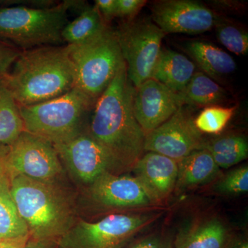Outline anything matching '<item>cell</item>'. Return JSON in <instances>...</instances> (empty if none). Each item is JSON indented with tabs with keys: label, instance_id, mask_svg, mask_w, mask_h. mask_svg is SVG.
I'll use <instances>...</instances> for the list:
<instances>
[{
	"label": "cell",
	"instance_id": "1",
	"mask_svg": "<svg viewBox=\"0 0 248 248\" xmlns=\"http://www.w3.org/2000/svg\"><path fill=\"white\" fill-rule=\"evenodd\" d=\"M135 92L125 63L96 101L88 126L122 170L133 169L145 152L146 134L134 114Z\"/></svg>",
	"mask_w": 248,
	"mask_h": 248
},
{
	"label": "cell",
	"instance_id": "2",
	"mask_svg": "<svg viewBox=\"0 0 248 248\" xmlns=\"http://www.w3.org/2000/svg\"><path fill=\"white\" fill-rule=\"evenodd\" d=\"M2 78L19 107L60 97L76 85V73L67 45L22 51Z\"/></svg>",
	"mask_w": 248,
	"mask_h": 248
},
{
	"label": "cell",
	"instance_id": "3",
	"mask_svg": "<svg viewBox=\"0 0 248 248\" xmlns=\"http://www.w3.org/2000/svg\"><path fill=\"white\" fill-rule=\"evenodd\" d=\"M10 182L11 195L32 239L58 241L73 226L71 205L53 184L22 175L10 177Z\"/></svg>",
	"mask_w": 248,
	"mask_h": 248
},
{
	"label": "cell",
	"instance_id": "4",
	"mask_svg": "<svg viewBox=\"0 0 248 248\" xmlns=\"http://www.w3.org/2000/svg\"><path fill=\"white\" fill-rule=\"evenodd\" d=\"M78 1H63L47 7L13 6L0 9V40L19 50L64 45L62 31L68 11Z\"/></svg>",
	"mask_w": 248,
	"mask_h": 248
},
{
	"label": "cell",
	"instance_id": "5",
	"mask_svg": "<svg viewBox=\"0 0 248 248\" xmlns=\"http://www.w3.org/2000/svg\"><path fill=\"white\" fill-rule=\"evenodd\" d=\"M94 104L74 87L46 102L19 107L24 131L56 145L87 130L86 120Z\"/></svg>",
	"mask_w": 248,
	"mask_h": 248
},
{
	"label": "cell",
	"instance_id": "6",
	"mask_svg": "<svg viewBox=\"0 0 248 248\" xmlns=\"http://www.w3.org/2000/svg\"><path fill=\"white\" fill-rule=\"evenodd\" d=\"M67 46L76 73L75 87L96 102L125 63L116 31L107 26L84 43Z\"/></svg>",
	"mask_w": 248,
	"mask_h": 248
},
{
	"label": "cell",
	"instance_id": "7",
	"mask_svg": "<svg viewBox=\"0 0 248 248\" xmlns=\"http://www.w3.org/2000/svg\"><path fill=\"white\" fill-rule=\"evenodd\" d=\"M155 218L150 214H114L96 222L80 221L57 244L58 248H123Z\"/></svg>",
	"mask_w": 248,
	"mask_h": 248
},
{
	"label": "cell",
	"instance_id": "8",
	"mask_svg": "<svg viewBox=\"0 0 248 248\" xmlns=\"http://www.w3.org/2000/svg\"><path fill=\"white\" fill-rule=\"evenodd\" d=\"M129 79L135 88L151 79L166 33L150 19H131L115 31Z\"/></svg>",
	"mask_w": 248,
	"mask_h": 248
},
{
	"label": "cell",
	"instance_id": "9",
	"mask_svg": "<svg viewBox=\"0 0 248 248\" xmlns=\"http://www.w3.org/2000/svg\"><path fill=\"white\" fill-rule=\"evenodd\" d=\"M4 168L10 177L22 175L49 184H54L62 172L53 145L26 131L8 147Z\"/></svg>",
	"mask_w": 248,
	"mask_h": 248
},
{
	"label": "cell",
	"instance_id": "10",
	"mask_svg": "<svg viewBox=\"0 0 248 248\" xmlns=\"http://www.w3.org/2000/svg\"><path fill=\"white\" fill-rule=\"evenodd\" d=\"M60 160L83 184L91 185L105 172L122 170L112 156L87 130L69 141L53 145Z\"/></svg>",
	"mask_w": 248,
	"mask_h": 248
},
{
	"label": "cell",
	"instance_id": "11",
	"mask_svg": "<svg viewBox=\"0 0 248 248\" xmlns=\"http://www.w3.org/2000/svg\"><path fill=\"white\" fill-rule=\"evenodd\" d=\"M205 141L196 128L190 110L184 105L164 124L147 134L144 151L179 161L192 152L202 149Z\"/></svg>",
	"mask_w": 248,
	"mask_h": 248
},
{
	"label": "cell",
	"instance_id": "12",
	"mask_svg": "<svg viewBox=\"0 0 248 248\" xmlns=\"http://www.w3.org/2000/svg\"><path fill=\"white\" fill-rule=\"evenodd\" d=\"M153 22L165 33H203L218 19L213 10L192 0H163L151 8Z\"/></svg>",
	"mask_w": 248,
	"mask_h": 248
},
{
	"label": "cell",
	"instance_id": "13",
	"mask_svg": "<svg viewBox=\"0 0 248 248\" xmlns=\"http://www.w3.org/2000/svg\"><path fill=\"white\" fill-rule=\"evenodd\" d=\"M184 105L185 102L181 93L173 92L151 78L135 88L134 114L146 135L170 118Z\"/></svg>",
	"mask_w": 248,
	"mask_h": 248
},
{
	"label": "cell",
	"instance_id": "14",
	"mask_svg": "<svg viewBox=\"0 0 248 248\" xmlns=\"http://www.w3.org/2000/svg\"><path fill=\"white\" fill-rule=\"evenodd\" d=\"M91 202L107 210L136 208L154 202L134 176L105 172L89 186Z\"/></svg>",
	"mask_w": 248,
	"mask_h": 248
},
{
	"label": "cell",
	"instance_id": "15",
	"mask_svg": "<svg viewBox=\"0 0 248 248\" xmlns=\"http://www.w3.org/2000/svg\"><path fill=\"white\" fill-rule=\"evenodd\" d=\"M134 177L154 203L169 197L175 189L178 162L159 153L147 152L133 167Z\"/></svg>",
	"mask_w": 248,
	"mask_h": 248
},
{
	"label": "cell",
	"instance_id": "16",
	"mask_svg": "<svg viewBox=\"0 0 248 248\" xmlns=\"http://www.w3.org/2000/svg\"><path fill=\"white\" fill-rule=\"evenodd\" d=\"M228 230L219 218L204 217L195 220L178 232L175 248H224Z\"/></svg>",
	"mask_w": 248,
	"mask_h": 248
},
{
	"label": "cell",
	"instance_id": "17",
	"mask_svg": "<svg viewBox=\"0 0 248 248\" xmlns=\"http://www.w3.org/2000/svg\"><path fill=\"white\" fill-rule=\"evenodd\" d=\"M195 73V63L185 55L161 49L151 79L159 81L173 92L182 93Z\"/></svg>",
	"mask_w": 248,
	"mask_h": 248
},
{
	"label": "cell",
	"instance_id": "18",
	"mask_svg": "<svg viewBox=\"0 0 248 248\" xmlns=\"http://www.w3.org/2000/svg\"><path fill=\"white\" fill-rule=\"evenodd\" d=\"M177 162V190L209 184L219 177L221 173L212 155L203 148L192 152Z\"/></svg>",
	"mask_w": 248,
	"mask_h": 248
},
{
	"label": "cell",
	"instance_id": "19",
	"mask_svg": "<svg viewBox=\"0 0 248 248\" xmlns=\"http://www.w3.org/2000/svg\"><path fill=\"white\" fill-rule=\"evenodd\" d=\"M187 53L205 75L214 79H221L234 73L236 63L231 55L212 44L194 41L187 44Z\"/></svg>",
	"mask_w": 248,
	"mask_h": 248
},
{
	"label": "cell",
	"instance_id": "20",
	"mask_svg": "<svg viewBox=\"0 0 248 248\" xmlns=\"http://www.w3.org/2000/svg\"><path fill=\"white\" fill-rule=\"evenodd\" d=\"M30 236L19 215L11 192V182L5 168L0 171V239Z\"/></svg>",
	"mask_w": 248,
	"mask_h": 248
},
{
	"label": "cell",
	"instance_id": "21",
	"mask_svg": "<svg viewBox=\"0 0 248 248\" xmlns=\"http://www.w3.org/2000/svg\"><path fill=\"white\" fill-rule=\"evenodd\" d=\"M203 148L210 153L220 169H230L248 156L247 140L237 134H228L205 141Z\"/></svg>",
	"mask_w": 248,
	"mask_h": 248
},
{
	"label": "cell",
	"instance_id": "22",
	"mask_svg": "<svg viewBox=\"0 0 248 248\" xmlns=\"http://www.w3.org/2000/svg\"><path fill=\"white\" fill-rule=\"evenodd\" d=\"M107 26L95 6H82L79 16L63 28L62 38L66 45H81L100 33Z\"/></svg>",
	"mask_w": 248,
	"mask_h": 248
},
{
	"label": "cell",
	"instance_id": "23",
	"mask_svg": "<svg viewBox=\"0 0 248 248\" xmlns=\"http://www.w3.org/2000/svg\"><path fill=\"white\" fill-rule=\"evenodd\" d=\"M24 131L19 107L0 78V147H9Z\"/></svg>",
	"mask_w": 248,
	"mask_h": 248
},
{
	"label": "cell",
	"instance_id": "24",
	"mask_svg": "<svg viewBox=\"0 0 248 248\" xmlns=\"http://www.w3.org/2000/svg\"><path fill=\"white\" fill-rule=\"evenodd\" d=\"M182 94L185 105L218 106L226 99V93L215 80L203 72H196Z\"/></svg>",
	"mask_w": 248,
	"mask_h": 248
},
{
	"label": "cell",
	"instance_id": "25",
	"mask_svg": "<svg viewBox=\"0 0 248 248\" xmlns=\"http://www.w3.org/2000/svg\"><path fill=\"white\" fill-rule=\"evenodd\" d=\"M236 108L208 107L203 109L195 120L196 128L201 133L218 135L221 133L234 115Z\"/></svg>",
	"mask_w": 248,
	"mask_h": 248
},
{
	"label": "cell",
	"instance_id": "26",
	"mask_svg": "<svg viewBox=\"0 0 248 248\" xmlns=\"http://www.w3.org/2000/svg\"><path fill=\"white\" fill-rule=\"evenodd\" d=\"M217 37L220 43L236 55L248 53V34L232 24L218 19L216 25Z\"/></svg>",
	"mask_w": 248,
	"mask_h": 248
},
{
	"label": "cell",
	"instance_id": "27",
	"mask_svg": "<svg viewBox=\"0 0 248 248\" xmlns=\"http://www.w3.org/2000/svg\"><path fill=\"white\" fill-rule=\"evenodd\" d=\"M214 190L225 195H240L248 192V165L232 170L220 178Z\"/></svg>",
	"mask_w": 248,
	"mask_h": 248
},
{
	"label": "cell",
	"instance_id": "28",
	"mask_svg": "<svg viewBox=\"0 0 248 248\" xmlns=\"http://www.w3.org/2000/svg\"><path fill=\"white\" fill-rule=\"evenodd\" d=\"M22 50L0 40V78L7 74Z\"/></svg>",
	"mask_w": 248,
	"mask_h": 248
},
{
	"label": "cell",
	"instance_id": "29",
	"mask_svg": "<svg viewBox=\"0 0 248 248\" xmlns=\"http://www.w3.org/2000/svg\"><path fill=\"white\" fill-rule=\"evenodd\" d=\"M146 2L145 0H116L117 17L127 18L131 20Z\"/></svg>",
	"mask_w": 248,
	"mask_h": 248
},
{
	"label": "cell",
	"instance_id": "30",
	"mask_svg": "<svg viewBox=\"0 0 248 248\" xmlns=\"http://www.w3.org/2000/svg\"><path fill=\"white\" fill-rule=\"evenodd\" d=\"M130 248H172L170 242L159 235H151L133 244Z\"/></svg>",
	"mask_w": 248,
	"mask_h": 248
},
{
	"label": "cell",
	"instance_id": "31",
	"mask_svg": "<svg viewBox=\"0 0 248 248\" xmlns=\"http://www.w3.org/2000/svg\"><path fill=\"white\" fill-rule=\"evenodd\" d=\"M95 6L106 23L117 17L116 0H96Z\"/></svg>",
	"mask_w": 248,
	"mask_h": 248
},
{
	"label": "cell",
	"instance_id": "32",
	"mask_svg": "<svg viewBox=\"0 0 248 248\" xmlns=\"http://www.w3.org/2000/svg\"><path fill=\"white\" fill-rule=\"evenodd\" d=\"M29 239L30 236L15 239H0V248H23Z\"/></svg>",
	"mask_w": 248,
	"mask_h": 248
},
{
	"label": "cell",
	"instance_id": "33",
	"mask_svg": "<svg viewBox=\"0 0 248 248\" xmlns=\"http://www.w3.org/2000/svg\"><path fill=\"white\" fill-rule=\"evenodd\" d=\"M51 241H42L37 240L30 239L23 248H48L49 244Z\"/></svg>",
	"mask_w": 248,
	"mask_h": 248
},
{
	"label": "cell",
	"instance_id": "34",
	"mask_svg": "<svg viewBox=\"0 0 248 248\" xmlns=\"http://www.w3.org/2000/svg\"><path fill=\"white\" fill-rule=\"evenodd\" d=\"M7 149L8 147H0V171L4 169L5 156Z\"/></svg>",
	"mask_w": 248,
	"mask_h": 248
},
{
	"label": "cell",
	"instance_id": "35",
	"mask_svg": "<svg viewBox=\"0 0 248 248\" xmlns=\"http://www.w3.org/2000/svg\"><path fill=\"white\" fill-rule=\"evenodd\" d=\"M233 248H248V242L247 241H244V242L236 245V246H234Z\"/></svg>",
	"mask_w": 248,
	"mask_h": 248
}]
</instances>
